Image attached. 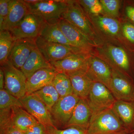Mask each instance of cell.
I'll use <instances>...</instances> for the list:
<instances>
[{"label": "cell", "instance_id": "cell-29", "mask_svg": "<svg viewBox=\"0 0 134 134\" xmlns=\"http://www.w3.org/2000/svg\"><path fill=\"white\" fill-rule=\"evenodd\" d=\"M10 108L0 110L1 134H25L24 132L13 126L10 119Z\"/></svg>", "mask_w": 134, "mask_h": 134}, {"label": "cell", "instance_id": "cell-6", "mask_svg": "<svg viewBox=\"0 0 134 134\" xmlns=\"http://www.w3.org/2000/svg\"><path fill=\"white\" fill-rule=\"evenodd\" d=\"M36 44L37 48L43 57L50 63L63 59L75 54L91 53L78 48L49 42L40 36L36 39Z\"/></svg>", "mask_w": 134, "mask_h": 134}, {"label": "cell", "instance_id": "cell-16", "mask_svg": "<svg viewBox=\"0 0 134 134\" xmlns=\"http://www.w3.org/2000/svg\"><path fill=\"white\" fill-rule=\"evenodd\" d=\"M36 47V39L23 38L15 41L8 60L19 69L29 58L33 48Z\"/></svg>", "mask_w": 134, "mask_h": 134}, {"label": "cell", "instance_id": "cell-28", "mask_svg": "<svg viewBox=\"0 0 134 134\" xmlns=\"http://www.w3.org/2000/svg\"><path fill=\"white\" fill-rule=\"evenodd\" d=\"M120 22L124 45L134 54V24L124 19H122V21Z\"/></svg>", "mask_w": 134, "mask_h": 134}, {"label": "cell", "instance_id": "cell-18", "mask_svg": "<svg viewBox=\"0 0 134 134\" xmlns=\"http://www.w3.org/2000/svg\"><path fill=\"white\" fill-rule=\"evenodd\" d=\"M92 114V110L87 99H80L65 127H76L87 130Z\"/></svg>", "mask_w": 134, "mask_h": 134}, {"label": "cell", "instance_id": "cell-19", "mask_svg": "<svg viewBox=\"0 0 134 134\" xmlns=\"http://www.w3.org/2000/svg\"><path fill=\"white\" fill-rule=\"evenodd\" d=\"M29 13V8L24 1L11 0L8 15L0 31H10Z\"/></svg>", "mask_w": 134, "mask_h": 134}, {"label": "cell", "instance_id": "cell-4", "mask_svg": "<svg viewBox=\"0 0 134 134\" xmlns=\"http://www.w3.org/2000/svg\"><path fill=\"white\" fill-rule=\"evenodd\" d=\"M87 15L104 43H115L124 46L119 19L113 18L104 14Z\"/></svg>", "mask_w": 134, "mask_h": 134}, {"label": "cell", "instance_id": "cell-13", "mask_svg": "<svg viewBox=\"0 0 134 134\" xmlns=\"http://www.w3.org/2000/svg\"><path fill=\"white\" fill-rule=\"evenodd\" d=\"M91 53L75 54L63 59L52 63L58 73L69 75L81 71H87Z\"/></svg>", "mask_w": 134, "mask_h": 134}, {"label": "cell", "instance_id": "cell-12", "mask_svg": "<svg viewBox=\"0 0 134 134\" xmlns=\"http://www.w3.org/2000/svg\"><path fill=\"white\" fill-rule=\"evenodd\" d=\"M80 98L74 94L60 98L50 110L54 123L65 126Z\"/></svg>", "mask_w": 134, "mask_h": 134}, {"label": "cell", "instance_id": "cell-20", "mask_svg": "<svg viewBox=\"0 0 134 134\" xmlns=\"http://www.w3.org/2000/svg\"><path fill=\"white\" fill-rule=\"evenodd\" d=\"M69 77L73 94L80 99H87L93 81L86 71H81L67 75Z\"/></svg>", "mask_w": 134, "mask_h": 134}, {"label": "cell", "instance_id": "cell-7", "mask_svg": "<svg viewBox=\"0 0 134 134\" xmlns=\"http://www.w3.org/2000/svg\"><path fill=\"white\" fill-rule=\"evenodd\" d=\"M1 65L5 75L4 89L19 99L24 97L26 95L27 80L24 74L8 60Z\"/></svg>", "mask_w": 134, "mask_h": 134}, {"label": "cell", "instance_id": "cell-3", "mask_svg": "<svg viewBox=\"0 0 134 134\" xmlns=\"http://www.w3.org/2000/svg\"><path fill=\"white\" fill-rule=\"evenodd\" d=\"M126 129L111 108L92 114L88 134H114Z\"/></svg>", "mask_w": 134, "mask_h": 134}, {"label": "cell", "instance_id": "cell-15", "mask_svg": "<svg viewBox=\"0 0 134 134\" xmlns=\"http://www.w3.org/2000/svg\"><path fill=\"white\" fill-rule=\"evenodd\" d=\"M86 72L93 81L103 83L110 90L112 70L104 61L92 54Z\"/></svg>", "mask_w": 134, "mask_h": 134}, {"label": "cell", "instance_id": "cell-30", "mask_svg": "<svg viewBox=\"0 0 134 134\" xmlns=\"http://www.w3.org/2000/svg\"><path fill=\"white\" fill-rule=\"evenodd\" d=\"M15 107L23 108L20 99L10 94L5 89L0 90V110Z\"/></svg>", "mask_w": 134, "mask_h": 134}, {"label": "cell", "instance_id": "cell-33", "mask_svg": "<svg viewBox=\"0 0 134 134\" xmlns=\"http://www.w3.org/2000/svg\"><path fill=\"white\" fill-rule=\"evenodd\" d=\"M10 2L11 0H0V29L7 18Z\"/></svg>", "mask_w": 134, "mask_h": 134}, {"label": "cell", "instance_id": "cell-9", "mask_svg": "<svg viewBox=\"0 0 134 134\" xmlns=\"http://www.w3.org/2000/svg\"><path fill=\"white\" fill-rule=\"evenodd\" d=\"M58 24L67 39L73 46L87 52L92 53L98 46L79 29L65 19L62 18Z\"/></svg>", "mask_w": 134, "mask_h": 134}, {"label": "cell", "instance_id": "cell-27", "mask_svg": "<svg viewBox=\"0 0 134 134\" xmlns=\"http://www.w3.org/2000/svg\"><path fill=\"white\" fill-rule=\"evenodd\" d=\"M33 93L39 98L50 111L60 98L59 93L52 84L45 86Z\"/></svg>", "mask_w": 134, "mask_h": 134}, {"label": "cell", "instance_id": "cell-14", "mask_svg": "<svg viewBox=\"0 0 134 134\" xmlns=\"http://www.w3.org/2000/svg\"><path fill=\"white\" fill-rule=\"evenodd\" d=\"M110 90L116 100L133 102L134 84L133 80L113 70Z\"/></svg>", "mask_w": 134, "mask_h": 134}, {"label": "cell", "instance_id": "cell-2", "mask_svg": "<svg viewBox=\"0 0 134 134\" xmlns=\"http://www.w3.org/2000/svg\"><path fill=\"white\" fill-rule=\"evenodd\" d=\"M66 10L62 18L81 31L98 46L103 41L96 31L90 18L77 1H68Z\"/></svg>", "mask_w": 134, "mask_h": 134}, {"label": "cell", "instance_id": "cell-5", "mask_svg": "<svg viewBox=\"0 0 134 134\" xmlns=\"http://www.w3.org/2000/svg\"><path fill=\"white\" fill-rule=\"evenodd\" d=\"M25 3L30 13L38 15L47 23L58 22L62 18L68 6V1L62 0H38L35 3Z\"/></svg>", "mask_w": 134, "mask_h": 134}, {"label": "cell", "instance_id": "cell-35", "mask_svg": "<svg viewBox=\"0 0 134 134\" xmlns=\"http://www.w3.org/2000/svg\"><path fill=\"white\" fill-rule=\"evenodd\" d=\"M25 134H47L46 127L40 123L32 126L24 132Z\"/></svg>", "mask_w": 134, "mask_h": 134}, {"label": "cell", "instance_id": "cell-37", "mask_svg": "<svg viewBox=\"0 0 134 134\" xmlns=\"http://www.w3.org/2000/svg\"><path fill=\"white\" fill-rule=\"evenodd\" d=\"M126 130H125V131H122V132H118V133H116L114 134H126Z\"/></svg>", "mask_w": 134, "mask_h": 134}, {"label": "cell", "instance_id": "cell-38", "mask_svg": "<svg viewBox=\"0 0 134 134\" xmlns=\"http://www.w3.org/2000/svg\"><path fill=\"white\" fill-rule=\"evenodd\" d=\"M133 102V103H134V100Z\"/></svg>", "mask_w": 134, "mask_h": 134}, {"label": "cell", "instance_id": "cell-21", "mask_svg": "<svg viewBox=\"0 0 134 134\" xmlns=\"http://www.w3.org/2000/svg\"><path fill=\"white\" fill-rule=\"evenodd\" d=\"M9 116L12 126L24 133L30 127L39 123L23 107H15L10 108Z\"/></svg>", "mask_w": 134, "mask_h": 134}, {"label": "cell", "instance_id": "cell-10", "mask_svg": "<svg viewBox=\"0 0 134 134\" xmlns=\"http://www.w3.org/2000/svg\"><path fill=\"white\" fill-rule=\"evenodd\" d=\"M20 100L23 108L39 123L46 127L55 126L50 110L37 95H25Z\"/></svg>", "mask_w": 134, "mask_h": 134}, {"label": "cell", "instance_id": "cell-36", "mask_svg": "<svg viewBox=\"0 0 134 134\" xmlns=\"http://www.w3.org/2000/svg\"><path fill=\"white\" fill-rule=\"evenodd\" d=\"M5 78L4 71L2 68H0V90H3L5 87Z\"/></svg>", "mask_w": 134, "mask_h": 134}, {"label": "cell", "instance_id": "cell-23", "mask_svg": "<svg viewBox=\"0 0 134 134\" xmlns=\"http://www.w3.org/2000/svg\"><path fill=\"white\" fill-rule=\"evenodd\" d=\"M126 130L134 127V103L116 100L111 108Z\"/></svg>", "mask_w": 134, "mask_h": 134}, {"label": "cell", "instance_id": "cell-32", "mask_svg": "<svg viewBox=\"0 0 134 134\" xmlns=\"http://www.w3.org/2000/svg\"><path fill=\"white\" fill-rule=\"evenodd\" d=\"M46 129L47 134H88L87 130L76 127L59 130L55 126H49L46 127Z\"/></svg>", "mask_w": 134, "mask_h": 134}, {"label": "cell", "instance_id": "cell-34", "mask_svg": "<svg viewBox=\"0 0 134 134\" xmlns=\"http://www.w3.org/2000/svg\"><path fill=\"white\" fill-rule=\"evenodd\" d=\"M123 8V19L134 24V1L125 2Z\"/></svg>", "mask_w": 134, "mask_h": 134}, {"label": "cell", "instance_id": "cell-11", "mask_svg": "<svg viewBox=\"0 0 134 134\" xmlns=\"http://www.w3.org/2000/svg\"><path fill=\"white\" fill-rule=\"evenodd\" d=\"M92 114L111 108L116 99L109 89L103 83L93 81L88 98Z\"/></svg>", "mask_w": 134, "mask_h": 134}, {"label": "cell", "instance_id": "cell-1", "mask_svg": "<svg viewBox=\"0 0 134 134\" xmlns=\"http://www.w3.org/2000/svg\"><path fill=\"white\" fill-rule=\"evenodd\" d=\"M92 54L104 61L113 70L133 80L134 55L125 46L104 43L95 48Z\"/></svg>", "mask_w": 134, "mask_h": 134}, {"label": "cell", "instance_id": "cell-25", "mask_svg": "<svg viewBox=\"0 0 134 134\" xmlns=\"http://www.w3.org/2000/svg\"><path fill=\"white\" fill-rule=\"evenodd\" d=\"M52 85L58 92L60 98L73 94L70 79L65 73H57L53 80Z\"/></svg>", "mask_w": 134, "mask_h": 134}, {"label": "cell", "instance_id": "cell-26", "mask_svg": "<svg viewBox=\"0 0 134 134\" xmlns=\"http://www.w3.org/2000/svg\"><path fill=\"white\" fill-rule=\"evenodd\" d=\"M15 40L9 31H0V63L7 62Z\"/></svg>", "mask_w": 134, "mask_h": 134}, {"label": "cell", "instance_id": "cell-40", "mask_svg": "<svg viewBox=\"0 0 134 134\" xmlns=\"http://www.w3.org/2000/svg\"></svg>", "mask_w": 134, "mask_h": 134}, {"label": "cell", "instance_id": "cell-22", "mask_svg": "<svg viewBox=\"0 0 134 134\" xmlns=\"http://www.w3.org/2000/svg\"><path fill=\"white\" fill-rule=\"evenodd\" d=\"M53 67L52 65L45 59L36 47L33 48L20 70L27 79L39 70Z\"/></svg>", "mask_w": 134, "mask_h": 134}, {"label": "cell", "instance_id": "cell-39", "mask_svg": "<svg viewBox=\"0 0 134 134\" xmlns=\"http://www.w3.org/2000/svg\"></svg>", "mask_w": 134, "mask_h": 134}, {"label": "cell", "instance_id": "cell-31", "mask_svg": "<svg viewBox=\"0 0 134 134\" xmlns=\"http://www.w3.org/2000/svg\"><path fill=\"white\" fill-rule=\"evenodd\" d=\"M103 14L113 18L119 19L121 1L119 0H100Z\"/></svg>", "mask_w": 134, "mask_h": 134}, {"label": "cell", "instance_id": "cell-8", "mask_svg": "<svg viewBox=\"0 0 134 134\" xmlns=\"http://www.w3.org/2000/svg\"><path fill=\"white\" fill-rule=\"evenodd\" d=\"M46 23L41 17L30 12L10 32L15 41L20 39H36L40 36Z\"/></svg>", "mask_w": 134, "mask_h": 134}, {"label": "cell", "instance_id": "cell-17", "mask_svg": "<svg viewBox=\"0 0 134 134\" xmlns=\"http://www.w3.org/2000/svg\"><path fill=\"white\" fill-rule=\"evenodd\" d=\"M57 73L54 67L42 69L35 72L26 80V95L32 94L52 84Z\"/></svg>", "mask_w": 134, "mask_h": 134}, {"label": "cell", "instance_id": "cell-24", "mask_svg": "<svg viewBox=\"0 0 134 134\" xmlns=\"http://www.w3.org/2000/svg\"><path fill=\"white\" fill-rule=\"evenodd\" d=\"M40 36L49 42L76 48L73 46L66 38L58 25V22L55 23H46L41 30Z\"/></svg>", "mask_w": 134, "mask_h": 134}]
</instances>
